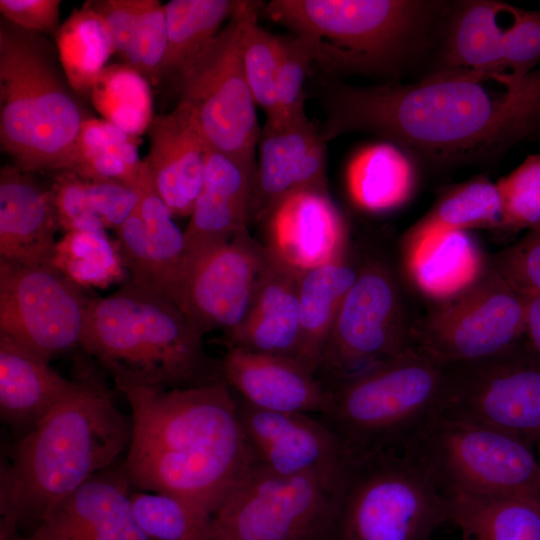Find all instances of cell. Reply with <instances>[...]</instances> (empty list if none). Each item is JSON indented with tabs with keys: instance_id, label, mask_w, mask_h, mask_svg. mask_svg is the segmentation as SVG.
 <instances>
[{
	"instance_id": "cell-9",
	"label": "cell",
	"mask_w": 540,
	"mask_h": 540,
	"mask_svg": "<svg viewBox=\"0 0 540 540\" xmlns=\"http://www.w3.org/2000/svg\"><path fill=\"white\" fill-rule=\"evenodd\" d=\"M448 521L444 491L403 449L349 460L334 540H425Z\"/></svg>"
},
{
	"instance_id": "cell-5",
	"label": "cell",
	"mask_w": 540,
	"mask_h": 540,
	"mask_svg": "<svg viewBox=\"0 0 540 540\" xmlns=\"http://www.w3.org/2000/svg\"><path fill=\"white\" fill-rule=\"evenodd\" d=\"M43 35L0 20V144L23 172L69 171L86 116Z\"/></svg>"
},
{
	"instance_id": "cell-34",
	"label": "cell",
	"mask_w": 540,
	"mask_h": 540,
	"mask_svg": "<svg viewBox=\"0 0 540 540\" xmlns=\"http://www.w3.org/2000/svg\"><path fill=\"white\" fill-rule=\"evenodd\" d=\"M495 227L503 228V208L497 184L476 177L446 191L405 238L437 231Z\"/></svg>"
},
{
	"instance_id": "cell-19",
	"label": "cell",
	"mask_w": 540,
	"mask_h": 540,
	"mask_svg": "<svg viewBox=\"0 0 540 540\" xmlns=\"http://www.w3.org/2000/svg\"><path fill=\"white\" fill-rule=\"evenodd\" d=\"M120 466L103 470L57 504L22 540H151L137 526Z\"/></svg>"
},
{
	"instance_id": "cell-25",
	"label": "cell",
	"mask_w": 540,
	"mask_h": 540,
	"mask_svg": "<svg viewBox=\"0 0 540 540\" xmlns=\"http://www.w3.org/2000/svg\"><path fill=\"white\" fill-rule=\"evenodd\" d=\"M58 223L51 193L15 165L0 171V259L51 264Z\"/></svg>"
},
{
	"instance_id": "cell-15",
	"label": "cell",
	"mask_w": 540,
	"mask_h": 540,
	"mask_svg": "<svg viewBox=\"0 0 540 540\" xmlns=\"http://www.w3.org/2000/svg\"><path fill=\"white\" fill-rule=\"evenodd\" d=\"M88 301L51 264L0 259V334L49 362L80 345Z\"/></svg>"
},
{
	"instance_id": "cell-26",
	"label": "cell",
	"mask_w": 540,
	"mask_h": 540,
	"mask_svg": "<svg viewBox=\"0 0 540 540\" xmlns=\"http://www.w3.org/2000/svg\"><path fill=\"white\" fill-rule=\"evenodd\" d=\"M71 385L49 361L0 334V417L19 438L48 415Z\"/></svg>"
},
{
	"instance_id": "cell-36",
	"label": "cell",
	"mask_w": 540,
	"mask_h": 540,
	"mask_svg": "<svg viewBox=\"0 0 540 540\" xmlns=\"http://www.w3.org/2000/svg\"><path fill=\"white\" fill-rule=\"evenodd\" d=\"M51 265L80 288H104L125 276L118 244L105 230L66 232L57 241Z\"/></svg>"
},
{
	"instance_id": "cell-27",
	"label": "cell",
	"mask_w": 540,
	"mask_h": 540,
	"mask_svg": "<svg viewBox=\"0 0 540 540\" xmlns=\"http://www.w3.org/2000/svg\"><path fill=\"white\" fill-rule=\"evenodd\" d=\"M506 8L507 3L494 0L452 2L430 57L428 74L501 73L504 29L498 18Z\"/></svg>"
},
{
	"instance_id": "cell-23",
	"label": "cell",
	"mask_w": 540,
	"mask_h": 540,
	"mask_svg": "<svg viewBox=\"0 0 540 540\" xmlns=\"http://www.w3.org/2000/svg\"><path fill=\"white\" fill-rule=\"evenodd\" d=\"M257 167L210 149L202 190L184 231L186 267L247 228Z\"/></svg>"
},
{
	"instance_id": "cell-17",
	"label": "cell",
	"mask_w": 540,
	"mask_h": 540,
	"mask_svg": "<svg viewBox=\"0 0 540 540\" xmlns=\"http://www.w3.org/2000/svg\"><path fill=\"white\" fill-rule=\"evenodd\" d=\"M234 396L244 436L258 462L281 475L343 481L348 455L340 437L319 416L263 410Z\"/></svg>"
},
{
	"instance_id": "cell-47",
	"label": "cell",
	"mask_w": 540,
	"mask_h": 540,
	"mask_svg": "<svg viewBox=\"0 0 540 540\" xmlns=\"http://www.w3.org/2000/svg\"><path fill=\"white\" fill-rule=\"evenodd\" d=\"M60 5V0H0V12L14 25L44 35L60 28Z\"/></svg>"
},
{
	"instance_id": "cell-44",
	"label": "cell",
	"mask_w": 540,
	"mask_h": 540,
	"mask_svg": "<svg viewBox=\"0 0 540 540\" xmlns=\"http://www.w3.org/2000/svg\"><path fill=\"white\" fill-rule=\"evenodd\" d=\"M50 193L58 226L66 232L106 229L91 208L86 179L61 171Z\"/></svg>"
},
{
	"instance_id": "cell-4",
	"label": "cell",
	"mask_w": 540,
	"mask_h": 540,
	"mask_svg": "<svg viewBox=\"0 0 540 540\" xmlns=\"http://www.w3.org/2000/svg\"><path fill=\"white\" fill-rule=\"evenodd\" d=\"M80 346L125 386L188 388L222 381L221 361L172 300L128 279L89 299Z\"/></svg>"
},
{
	"instance_id": "cell-12",
	"label": "cell",
	"mask_w": 540,
	"mask_h": 540,
	"mask_svg": "<svg viewBox=\"0 0 540 540\" xmlns=\"http://www.w3.org/2000/svg\"><path fill=\"white\" fill-rule=\"evenodd\" d=\"M259 2L244 1L178 75L179 101L193 111L210 149L257 167L261 129L241 55L246 21Z\"/></svg>"
},
{
	"instance_id": "cell-39",
	"label": "cell",
	"mask_w": 540,
	"mask_h": 540,
	"mask_svg": "<svg viewBox=\"0 0 540 540\" xmlns=\"http://www.w3.org/2000/svg\"><path fill=\"white\" fill-rule=\"evenodd\" d=\"M139 529L151 540H203L209 520L185 501L160 492H131Z\"/></svg>"
},
{
	"instance_id": "cell-3",
	"label": "cell",
	"mask_w": 540,
	"mask_h": 540,
	"mask_svg": "<svg viewBox=\"0 0 540 540\" xmlns=\"http://www.w3.org/2000/svg\"><path fill=\"white\" fill-rule=\"evenodd\" d=\"M132 424L90 378L11 446L0 468V540H21L62 500L129 447Z\"/></svg>"
},
{
	"instance_id": "cell-46",
	"label": "cell",
	"mask_w": 540,
	"mask_h": 540,
	"mask_svg": "<svg viewBox=\"0 0 540 540\" xmlns=\"http://www.w3.org/2000/svg\"><path fill=\"white\" fill-rule=\"evenodd\" d=\"M91 208L105 228L117 230L138 204L136 190L116 180H87Z\"/></svg>"
},
{
	"instance_id": "cell-29",
	"label": "cell",
	"mask_w": 540,
	"mask_h": 540,
	"mask_svg": "<svg viewBox=\"0 0 540 540\" xmlns=\"http://www.w3.org/2000/svg\"><path fill=\"white\" fill-rule=\"evenodd\" d=\"M360 256L349 251L326 265L301 272L298 359L317 374L341 304L358 275Z\"/></svg>"
},
{
	"instance_id": "cell-32",
	"label": "cell",
	"mask_w": 540,
	"mask_h": 540,
	"mask_svg": "<svg viewBox=\"0 0 540 540\" xmlns=\"http://www.w3.org/2000/svg\"><path fill=\"white\" fill-rule=\"evenodd\" d=\"M133 188L139 197L136 209L143 221L146 242L159 273L161 294L176 304L186 267L184 232L173 221V215L158 194L143 159Z\"/></svg>"
},
{
	"instance_id": "cell-49",
	"label": "cell",
	"mask_w": 540,
	"mask_h": 540,
	"mask_svg": "<svg viewBox=\"0 0 540 540\" xmlns=\"http://www.w3.org/2000/svg\"><path fill=\"white\" fill-rule=\"evenodd\" d=\"M524 295L525 338L533 350L540 355V294L527 292Z\"/></svg>"
},
{
	"instance_id": "cell-35",
	"label": "cell",
	"mask_w": 540,
	"mask_h": 540,
	"mask_svg": "<svg viewBox=\"0 0 540 540\" xmlns=\"http://www.w3.org/2000/svg\"><path fill=\"white\" fill-rule=\"evenodd\" d=\"M56 43L62 67L74 91L90 92L114 53L111 36L102 18L88 2L85 3L58 29Z\"/></svg>"
},
{
	"instance_id": "cell-13",
	"label": "cell",
	"mask_w": 540,
	"mask_h": 540,
	"mask_svg": "<svg viewBox=\"0 0 540 540\" xmlns=\"http://www.w3.org/2000/svg\"><path fill=\"white\" fill-rule=\"evenodd\" d=\"M425 309L414 349L443 365L481 359L525 337V295L487 261L459 292Z\"/></svg>"
},
{
	"instance_id": "cell-43",
	"label": "cell",
	"mask_w": 540,
	"mask_h": 540,
	"mask_svg": "<svg viewBox=\"0 0 540 540\" xmlns=\"http://www.w3.org/2000/svg\"><path fill=\"white\" fill-rule=\"evenodd\" d=\"M511 24L504 29L500 72L520 80L540 68V11L508 4Z\"/></svg>"
},
{
	"instance_id": "cell-40",
	"label": "cell",
	"mask_w": 540,
	"mask_h": 540,
	"mask_svg": "<svg viewBox=\"0 0 540 540\" xmlns=\"http://www.w3.org/2000/svg\"><path fill=\"white\" fill-rule=\"evenodd\" d=\"M167 48L165 6L158 0H135L129 42L121 56L149 84H157Z\"/></svg>"
},
{
	"instance_id": "cell-48",
	"label": "cell",
	"mask_w": 540,
	"mask_h": 540,
	"mask_svg": "<svg viewBox=\"0 0 540 540\" xmlns=\"http://www.w3.org/2000/svg\"><path fill=\"white\" fill-rule=\"evenodd\" d=\"M102 18L112 39L114 53L122 56L129 42L135 17V0L88 2Z\"/></svg>"
},
{
	"instance_id": "cell-16",
	"label": "cell",
	"mask_w": 540,
	"mask_h": 540,
	"mask_svg": "<svg viewBox=\"0 0 540 540\" xmlns=\"http://www.w3.org/2000/svg\"><path fill=\"white\" fill-rule=\"evenodd\" d=\"M263 248L246 228L187 266L176 304L202 337L215 330L227 335L242 323L251 304Z\"/></svg>"
},
{
	"instance_id": "cell-14",
	"label": "cell",
	"mask_w": 540,
	"mask_h": 540,
	"mask_svg": "<svg viewBox=\"0 0 540 540\" xmlns=\"http://www.w3.org/2000/svg\"><path fill=\"white\" fill-rule=\"evenodd\" d=\"M439 415L540 441V355L524 337L493 355L447 365Z\"/></svg>"
},
{
	"instance_id": "cell-10",
	"label": "cell",
	"mask_w": 540,
	"mask_h": 540,
	"mask_svg": "<svg viewBox=\"0 0 540 540\" xmlns=\"http://www.w3.org/2000/svg\"><path fill=\"white\" fill-rule=\"evenodd\" d=\"M401 449L443 491L516 498L540 506V463L517 438L436 414Z\"/></svg>"
},
{
	"instance_id": "cell-41",
	"label": "cell",
	"mask_w": 540,
	"mask_h": 540,
	"mask_svg": "<svg viewBox=\"0 0 540 540\" xmlns=\"http://www.w3.org/2000/svg\"><path fill=\"white\" fill-rule=\"evenodd\" d=\"M503 208V229L531 230L540 226V154L528 155L496 182Z\"/></svg>"
},
{
	"instance_id": "cell-22",
	"label": "cell",
	"mask_w": 540,
	"mask_h": 540,
	"mask_svg": "<svg viewBox=\"0 0 540 540\" xmlns=\"http://www.w3.org/2000/svg\"><path fill=\"white\" fill-rule=\"evenodd\" d=\"M301 271L264 245L248 312L226 335L229 348L298 359Z\"/></svg>"
},
{
	"instance_id": "cell-50",
	"label": "cell",
	"mask_w": 540,
	"mask_h": 540,
	"mask_svg": "<svg viewBox=\"0 0 540 540\" xmlns=\"http://www.w3.org/2000/svg\"><path fill=\"white\" fill-rule=\"evenodd\" d=\"M539 452H540V441H539Z\"/></svg>"
},
{
	"instance_id": "cell-37",
	"label": "cell",
	"mask_w": 540,
	"mask_h": 540,
	"mask_svg": "<svg viewBox=\"0 0 540 540\" xmlns=\"http://www.w3.org/2000/svg\"><path fill=\"white\" fill-rule=\"evenodd\" d=\"M148 84L127 64L111 65L100 73L90 94L105 120L135 137L148 130L153 119Z\"/></svg>"
},
{
	"instance_id": "cell-45",
	"label": "cell",
	"mask_w": 540,
	"mask_h": 540,
	"mask_svg": "<svg viewBox=\"0 0 540 540\" xmlns=\"http://www.w3.org/2000/svg\"><path fill=\"white\" fill-rule=\"evenodd\" d=\"M490 262L522 292L540 294V226L528 230Z\"/></svg>"
},
{
	"instance_id": "cell-38",
	"label": "cell",
	"mask_w": 540,
	"mask_h": 540,
	"mask_svg": "<svg viewBox=\"0 0 540 540\" xmlns=\"http://www.w3.org/2000/svg\"><path fill=\"white\" fill-rule=\"evenodd\" d=\"M245 77L255 104L262 108L266 121L279 115L277 79L282 56V36L258 23V7L249 15L241 41Z\"/></svg>"
},
{
	"instance_id": "cell-8",
	"label": "cell",
	"mask_w": 540,
	"mask_h": 540,
	"mask_svg": "<svg viewBox=\"0 0 540 540\" xmlns=\"http://www.w3.org/2000/svg\"><path fill=\"white\" fill-rule=\"evenodd\" d=\"M404 264L360 256L358 275L334 320L317 371L325 386L414 349L420 310Z\"/></svg>"
},
{
	"instance_id": "cell-28",
	"label": "cell",
	"mask_w": 540,
	"mask_h": 540,
	"mask_svg": "<svg viewBox=\"0 0 540 540\" xmlns=\"http://www.w3.org/2000/svg\"><path fill=\"white\" fill-rule=\"evenodd\" d=\"M402 259L412 283L432 300L449 297L468 286L487 263L465 231L405 238Z\"/></svg>"
},
{
	"instance_id": "cell-33",
	"label": "cell",
	"mask_w": 540,
	"mask_h": 540,
	"mask_svg": "<svg viewBox=\"0 0 540 540\" xmlns=\"http://www.w3.org/2000/svg\"><path fill=\"white\" fill-rule=\"evenodd\" d=\"M395 145H377L364 150L348 172L352 198L361 207L379 211L407 200L415 183L408 155Z\"/></svg>"
},
{
	"instance_id": "cell-11",
	"label": "cell",
	"mask_w": 540,
	"mask_h": 540,
	"mask_svg": "<svg viewBox=\"0 0 540 540\" xmlns=\"http://www.w3.org/2000/svg\"><path fill=\"white\" fill-rule=\"evenodd\" d=\"M342 483L277 474L255 459L210 518L203 540H334Z\"/></svg>"
},
{
	"instance_id": "cell-21",
	"label": "cell",
	"mask_w": 540,
	"mask_h": 540,
	"mask_svg": "<svg viewBox=\"0 0 540 540\" xmlns=\"http://www.w3.org/2000/svg\"><path fill=\"white\" fill-rule=\"evenodd\" d=\"M143 159L156 190L173 216H190L202 190L210 147L192 109L175 108L153 117Z\"/></svg>"
},
{
	"instance_id": "cell-31",
	"label": "cell",
	"mask_w": 540,
	"mask_h": 540,
	"mask_svg": "<svg viewBox=\"0 0 540 540\" xmlns=\"http://www.w3.org/2000/svg\"><path fill=\"white\" fill-rule=\"evenodd\" d=\"M243 0H171L164 4L167 48L162 77H175L220 32Z\"/></svg>"
},
{
	"instance_id": "cell-7",
	"label": "cell",
	"mask_w": 540,
	"mask_h": 540,
	"mask_svg": "<svg viewBox=\"0 0 540 540\" xmlns=\"http://www.w3.org/2000/svg\"><path fill=\"white\" fill-rule=\"evenodd\" d=\"M447 365L416 349L336 381L319 416L340 437L349 460L400 448L441 407Z\"/></svg>"
},
{
	"instance_id": "cell-1",
	"label": "cell",
	"mask_w": 540,
	"mask_h": 540,
	"mask_svg": "<svg viewBox=\"0 0 540 540\" xmlns=\"http://www.w3.org/2000/svg\"><path fill=\"white\" fill-rule=\"evenodd\" d=\"M324 141L351 132L379 136L430 168L484 164L540 133V68L428 74L415 83L354 86L325 81Z\"/></svg>"
},
{
	"instance_id": "cell-42",
	"label": "cell",
	"mask_w": 540,
	"mask_h": 540,
	"mask_svg": "<svg viewBox=\"0 0 540 540\" xmlns=\"http://www.w3.org/2000/svg\"><path fill=\"white\" fill-rule=\"evenodd\" d=\"M319 43L311 37L282 36V56L277 79L278 118L286 120L306 114L304 83L309 66L317 61ZM273 122V121H268Z\"/></svg>"
},
{
	"instance_id": "cell-24",
	"label": "cell",
	"mask_w": 540,
	"mask_h": 540,
	"mask_svg": "<svg viewBox=\"0 0 540 540\" xmlns=\"http://www.w3.org/2000/svg\"><path fill=\"white\" fill-rule=\"evenodd\" d=\"M267 221V246L301 272L331 263L348 250L343 222L328 195H292Z\"/></svg>"
},
{
	"instance_id": "cell-2",
	"label": "cell",
	"mask_w": 540,
	"mask_h": 540,
	"mask_svg": "<svg viewBox=\"0 0 540 540\" xmlns=\"http://www.w3.org/2000/svg\"><path fill=\"white\" fill-rule=\"evenodd\" d=\"M132 410L122 464L131 487L175 496L210 520L255 461L225 380L117 388Z\"/></svg>"
},
{
	"instance_id": "cell-30",
	"label": "cell",
	"mask_w": 540,
	"mask_h": 540,
	"mask_svg": "<svg viewBox=\"0 0 540 540\" xmlns=\"http://www.w3.org/2000/svg\"><path fill=\"white\" fill-rule=\"evenodd\" d=\"M462 540H540V506L516 498L444 491Z\"/></svg>"
},
{
	"instance_id": "cell-6",
	"label": "cell",
	"mask_w": 540,
	"mask_h": 540,
	"mask_svg": "<svg viewBox=\"0 0 540 540\" xmlns=\"http://www.w3.org/2000/svg\"><path fill=\"white\" fill-rule=\"evenodd\" d=\"M451 2L273 0L266 12L297 35L347 52L368 73H397L430 58Z\"/></svg>"
},
{
	"instance_id": "cell-18",
	"label": "cell",
	"mask_w": 540,
	"mask_h": 540,
	"mask_svg": "<svg viewBox=\"0 0 540 540\" xmlns=\"http://www.w3.org/2000/svg\"><path fill=\"white\" fill-rule=\"evenodd\" d=\"M249 221L268 220L292 195H328L326 142L307 115L268 122L261 129Z\"/></svg>"
},
{
	"instance_id": "cell-20",
	"label": "cell",
	"mask_w": 540,
	"mask_h": 540,
	"mask_svg": "<svg viewBox=\"0 0 540 540\" xmlns=\"http://www.w3.org/2000/svg\"><path fill=\"white\" fill-rule=\"evenodd\" d=\"M221 369L232 391L256 408L318 416L329 410L326 386L297 359L228 348Z\"/></svg>"
}]
</instances>
